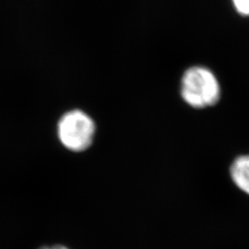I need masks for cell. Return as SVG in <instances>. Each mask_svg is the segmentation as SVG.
<instances>
[{
	"instance_id": "cell-4",
	"label": "cell",
	"mask_w": 249,
	"mask_h": 249,
	"mask_svg": "<svg viewBox=\"0 0 249 249\" xmlns=\"http://www.w3.org/2000/svg\"><path fill=\"white\" fill-rule=\"evenodd\" d=\"M231 2L239 15L249 18V0H231Z\"/></svg>"
},
{
	"instance_id": "cell-3",
	"label": "cell",
	"mask_w": 249,
	"mask_h": 249,
	"mask_svg": "<svg viewBox=\"0 0 249 249\" xmlns=\"http://www.w3.org/2000/svg\"><path fill=\"white\" fill-rule=\"evenodd\" d=\"M230 176L234 185L249 195V154L238 156L232 161Z\"/></svg>"
},
{
	"instance_id": "cell-1",
	"label": "cell",
	"mask_w": 249,
	"mask_h": 249,
	"mask_svg": "<svg viewBox=\"0 0 249 249\" xmlns=\"http://www.w3.org/2000/svg\"><path fill=\"white\" fill-rule=\"evenodd\" d=\"M180 93L184 102L195 109L215 106L221 99V84L213 72L206 67L193 66L184 72Z\"/></svg>"
},
{
	"instance_id": "cell-5",
	"label": "cell",
	"mask_w": 249,
	"mask_h": 249,
	"mask_svg": "<svg viewBox=\"0 0 249 249\" xmlns=\"http://www.w3.org/2000/svg\"><path fill=\"white\" fill-rule=\"evenodd\" d=\"M40 249H67L66 247H63V246H53V247H45V248H42Z\"/></svg>"
},
{
	"instance_id": "cell-2",
	"label": "cell",
	"mask_w": 249,
	"mask_h": 249,
	"mask_svg": "<svg viewBox=\"0 0 249 249\" xmlns=\"http://www.w3.org/2000/svg\"><path fill=\"white\" fill-rule=\"evenodd\" d=\"M96 126L87 114L80 110L69 112L58 124V136L63 145L72 151L80 152L89 148L93 142Z\"/></svg>"
}]
</instances>
